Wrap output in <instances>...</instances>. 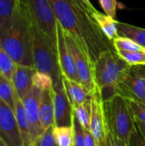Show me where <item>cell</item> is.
I'll return each instance as SVG.
<instances>
[{
  "label": "cell",
  "mask_w": 145,
  "mask_h": 146,
  "mask_svg": "<svg viewBox=\"0 0 145 146\" xmlns=\"http://www.w3.org/2000/svg\"><path fill=\"white\" fill-rule=\"evenodd\" d=\"M57 22L78 44L87 50L94 61L103 51L114 50L109 40L91 18L82 0H50Z\"/></svg>",
  "instance_id": "1"
},
{
  "label": "cell",
  "mask_w": 145,
  "mask_h": 146,
  "mask_svg": "<svg viewBox=\"0 0 145 146\" xmlns=\"http://www.w3.org/2000/svg\"><path fill=\"white\" fill-rule=\"evenodd\" d=\"M0 46L16 65L34 67L32 23L21 1L10 23L0 33Z\"/></svg>",
  "instance_id": "2"
},
{
  "label": "cell",
  "mask_w": 145,
  "mask_h": 146,
  "mask_svg": "<svg viewBox=\"0 0 145 146\" xmlns=\"http://www.w3.org/2000/svg\"><path fill=\"white\" fill-rule=\"evenodd\" d=\"M94 80L100 91L103 101L115 96V87L130 67L117 51L109 50L102 52L93 62Z\"/></svg>",
  "instance_id": "3"
},
{
  "label": "cell",
  "mask_w": 145,
  "mask_h": 146,
  "mask_svg": "<svg viewBox=\"0 0 145 146\" xmlns=\"http://www.w3.org/2000/svg\"><path fill=\"white\" fill-rule=\"evenodd\" d=\"M108 132L129 146L130 137L136 129V121L128 100L115 95L103 101Z\"/></svg>",
  "instance_id": "4"
},
{
  "label": "cell",
  "mask_w": 145,
  "mask_h": 146,
  "mask_svg": "<svg viewBox=\"0 0 145 146\" xmlns=\"http://www.w3.org/2000/svg\"><path fill=\"white\" fill-rule=\"evenodd\" d=\"M32 36L34 68L38 72L49 74L52 78L54 85L62 82L57 45L54 44L33 25Z\"/></svg>",
  "instance_id": "5"
},
{
  "label": "cell",
  "mask_w": 145,
  "mask_h": 146,
  "mask_svg": "<svg viewBox=\"0 0 145 146\" xmlns=\"http://www.w3.org/2000/svg\"><path fill=\"white\" fill-rule=\"evenodd\" d=\"M26 7L32 23L57 45V20L50 0H20Z\"/></svg>",
  "instance_id": "6"
},
{
  "label": "cell",
  "mask_w": 145,
  "mask_h": 146,
  "mask_svg": "<svg viewBox=\"0 0 145 146\" xmlns=\"http://www.w3.org/2000/svg\"><path fill=\"white\" fill-rule=\"evenodd\" d=\"M115 94L126 100L145 103V67L130 65L115 87Z\"/></svg>",
  "instance_id": "7"
},
{
  "label": "cell",
  "mask_w": 145,
  "mask_h": 146,
  "mask_svg": "<svg viewBox=\"0 0 145 146\" xmlns=\"http://www.w3.org/2000/svg\"><path fill=\"white\" fill-rule=\"evenodd\" d=\"M64 36L74 60L79 83H81L89 91V92L92 94L97 87L94 80L93 61L91 60L89 51L80 47L74 38L65 31Z\"/></svg>",
  "instance_id": "8"
},
{
  "label": "cell",
  "mask_w": 145,
  "mask_h": 146,
  "mask_svg": "<svg viewBox=\"0 0 145 146\" xmlns=\"http://www.w3.org/2000/svg\"><path fill=\"white\" fill-rule=\"evenodd\" d=\"M91 113L90 121V132L95 139L97 146H106L108 127L103 101L100 91L97 88L91 94Z\"/></svg>",
  "instance_id": "9"
},
{
  "label": "cell",
  "mask_w": 145,
  "mask_h": 146,
  "mask_svg": "<svg viewBox=\"0 0 145 146\" xmlns=\"http://www.w3.org/2000/svg\"><path fill=\"white\" fill-rule=\"evenodd\" d=\"M0 139L9 146H23L15 111L0 99Z\"/></svg>",
  "instance_id": "10"
},
{
  "label": "cell",
  "mask_w": 145,
  "mask_h": 146,
  "mask_svg": "<svg viewBox=\"0 0 145 146\" xmlns=\"http://www.w3.org/2000/svg\"><path fill=\"white\" fill-rule=\"evenodd\" d=\"M41 92V90L32 86V90L26 94V96L21 99L29 122L32 140L34 145L44 133L39 119V100Z\"/></svg>",
  "instance_id": "11"
},
{
  "label": "cell",
  "mask_w": 145,
  "mask_h": 146,
  "mask_svg": "<svg viewBox=\"0 0 145 146\" xmlns=\"http://www.w3.org/2000/svg\"><path fill=\"white\" fill-rule=\"evenodd\" d=\"M52 94L55 114V126H72L73 116V107L66 94L62 82L53 86Z\"/></svg>",
  "instance_id": "12"
},
{
  "label": "cell",
  "mask_w": 145,
  "mask_h": 146,
  "mask_svg": "<svg viewBox=\"0 0 145 146\" xmlns=\"http://www.w3.org/2000/svg\"><path fill=\"white\" fill-rule=\"evenodd\" d=\"M57 52H58V60L62 73V76L71 80L79 82L74 60L66 42L63 28L58 22H57Z\"/></svg>",
  "instance_id": "13"
},
{
  "label": "cell",
  "mask_w": 145,
  "mask_h": 146,
  "mask_svg": "<svg viewBox=\"0 0 145 146\" xmlns=\"http://www.w3.org/2000/svg\"><path fill=\"white\" fill-rule=\"evenodd\" d=\"M34 67H26L16 65L15 70L11 79V83L18 98L21 100L32 90V78L36 73Z\"/></svg>",
  "instance_id": "14"
},
{
  "label": "cell",
  "mask_w": 145,
  "mask_h": 146,
  "mask_svg": "<svg viewBox=\"0 0 145 146\" xmlns=\"http://www.w3.org/2000/svg\"><path fill=\"white\" fill-rule=\"evenodd\" d=\"M82 2L103 33L109 40L113 42V40L118 37L117 21L97 10L90 0H82Z\"/></svg>",
  "instance_id": "15"
},
{
  "label": "cell",
  "mask_w": 145,
  "mask_h": 146,
  "mask_svg": "<svg viewBox=\"0 0 145 146\" xmlns=\"http://www.w3.org/2000/svg\"><path fill=\"white\" fill-rule=\"evenodd\" d=\"M62 83L66 94L73 108L85 104L91 98V93L79 82L71 80L62 76Z\"/></svg>",
  "instance_id": "16"
},
{
  "label": "cell",
  "mask_w": 145,
  "mask_h": 146,
  "mask_svg": "<svg viewBox=\"0 0 145 146\" xmlns=\"http://www.w3.org/2000/svg\"><path fill=\"white\" fill-rule=\"evenodd\" d=\"M39 119L44 131L55 126L52 90L42 91L39 100Z\"/></svg>",
  "instance_id": "17"
},
{
  "label": "cell",
  "mask_w": 145,
  "mask_h": 146,
  "mask_svg": "<svg viewBox=\"0 0 145 146\" xmlns=\"http://www.w3.org/2000/svg\"><path fill=\"white\" fill-rule=\"evenodd\" d=\"M15 117H16V121L21 132L23 146H34L30 133V126L29 122L26 115V111L22 104V101L18 98H16L15 100Z\"/></svg>",
  "instance_id": "18"
},
{
  "label": "cell",
  "mask_w": 145,
  "mask_h": 146,
  "mask_svg": "<svg viewBox=\"0 0 145 146\" xmlns=\"http://www.w3.org/2000/svg\"><path fill=\"white\" fill-rule=\"evenodd\" d=\"M118 36L128 38L145 49V29L128 23L117 21Z\"/></svg>",
  "instance_id": "19"
},
{
  "label": "cell",
  "mask_w": 145,
  "mask_h": 146,
  "mask_svg": "<svg viewBox=\"0 0 145 146\" xmlns=\"http://www.w3.org/2000/svg\"><path fill=\"white\" fill-rule=\"evenodd\" d=\"M20 0H0V33L10 23Z\"/></svg>",
  "instance_id": "20"
},
{
  "label": "cell",
  "mask_w": 145,
  "mask_h": 146,
  "mask_svg": "<svg viewBox=\"0 0 145 146\" xmlns=\"http://www.w3.org/2000/svg\"><path fill=\"white\" fill-rule=\"evenodd\" d=\"M16 98L17 95L11 81L3 74H0V99L5 102L15 111Z\"/></svg>",
  "instance_id": "21"
},
{
  "label": "cell",
  "mask_w": 145,
  "mask_h": 146,
  "mask_svg": "<svg viewBox=\"0 0 145 146\" xmlns=\"http://www.w3.org/2000/svg\"><path fill=\"white\" fill-rule=\"evenodd\" d=\"M53 134L58 146H73V128L72 126L56 127Z\"/></svg>",
  "instance_id": "22"
},
{
  "label": "cell",
  "mask_w": 145,
  "mask_h": 146,
  "mask_svg": "<svg viewBox=\"0 0 145 146\" xmlns=\"http://www.w3.org/2000/svg\"><path fill=\"white\" fill-rule=\"evenodd\" d=\"M73 115L76 116L79 123L81 124L82 127L85 130L90 131V121H91V100L86 102L84 104L78 105L73 108Z\"/></svg>",
  "instance_id": "23"
},
{
  "label": "cell",
  "mask_w": 145,
  "mask_h": 146,
  "mask_svg": "<svg viewBox=\"0 0 145 146\" xmlns=\"http://www.w3.org/2000/svg\"><path fill=\"white\" fill-rule=\"evenodd\" d=\"M16 64L7 54V52L0 46V72L9 80L11 81L12 76L15 70Z\"/></svg>",
  "instance_id": "24"
},
{
  "label": "cell",
  "mask_w": 145,
  "mask_h": 146,
  "mask_svg": "<svg viewBox=\"0 0 145 146\" xmlns=\"http://www.w3.org/2000/svg\"><path fill=\"white\" fill-rule=\"evenodd\" d=\"M113 46L116 51H142L145 50L133 40L120 36L113 40Z\"/></svg>",
  "instance_id": "25"
},
{
  "label": "cell",
  "mask_w": 145,
  "mask_h": 146,
  "mask_svg": "<svg viewBox=\"0 0 145 146\" xmlns=\"http://www.w3.org/2000/svg\"><path fill=\"white\" fill-rule=\"evenodd\" d=\"M33 86L38 88L41 91H50L53 89V80L52 78L44 73L36 71L32 78Z\"/></svg>",
  "instance_id": "26"
},
{
  "label": "cell",
  "mask_w": 145,
  "mask_h": 146,
  "mask_svg": "<svg viewBox=\"0 0 145 146\" xmlns=\"http://www.w3.org/2000/svg\"><path fill=\"white\" fill-rule=\"evenodd\" d=\"M117 53L130 65L145 66V50L142 51H117Z\"/></svg>",
  "instance_id": "27"
},
{
  "label": "cell",
  "mask_w": 145,
  "mask_h": 146,
  "mask_svg": "<svg viewBox=\"0 0 145 146\" xmlns=\"http://www.w3.org/2000/svg\"><path fill=\"white\" fill-rule=\"evenodd\" d=\"M73 146H85V138L84 128L73 115Z\"/></svg>",
  "instance_id": "28"
},
{
  "label": "cell",
  "mask_w": 145,
  "mask_h": 146,
  "mask_svg": "<svg viewBox=\"0 0 145 146\" xmlns=\"http://www.w3.org/2000/svg\"><path fill=\"white\" fill-rule=\"evenodd\" d=\"M128 102L135 121L145 124V103L136 100H128Z\"/></svg>",
  "instance_id": "29"
},
{
  "label": "cell",
  "mask_w": 145,
  "mask_h": 146,
  "mask_svg": "<svg viewBox=\"0 0 145 146\" xmlns=\"http://www.w3.org/2000/svg\"><path fill=\"white\" fill-rule=\"evenodd\" d=\"M53 128L54 127H51L44 131V133L41 135V137L35 144L38 146H58L54 138Z\"/></svg>",
  "instance_id": "30"
},
{
  "label": "cell",
  "mask_w": 145,
  "mask_h": 146,
  "mask_svg": "<svg viewBox=\"0 0 145 146\" xmlns=\"http://www.w3.org/2000/svg\"><path fill=\"white\" fill-rule=\"evenodd\" d=\"M99 3L105 12V14L114 19L116 16V9H117V2L116 0H98Z\"/></svg>",
  "instance_id": "31"
},
{
  "label": "cell",
  "mask_w": 145,
  "mask_h": 146,
  "mask_svg": "<svg viewBox=\"0 0 145 146\" xmlns=\"http://www.w3.org/2000/svg\"><path fill=\"white\" fill-rule=\"evenodd\" d=\"M129 146H145V140L138 127H136V129L130 137Z\"/></svg>",
  "instance_id": "32"
},
{
  "label": "cell",
  "mask_w": 145,
  "mask_h": 146,
  "mask_svg": "<svg viewBox=\"0 0 145 146\" xmlns=\"http://www.w3.org/2000/svg\"><path fill=\"white\" fill-rule=\"evenodd\" d=\"M106 146H126V145L121 140H120L118 138L114 136L111 133L108 132Z\"/></svg>",
  "instance_id": "33"
},
{
  "label": "cell",
  "mask_w": 145,
  "mask_h": 146,
  "mask_svg": "<svg viewBox=\"0 0 145 146\" xmlns=\"http://www.w3.org/2000/svg\"><path fill=\"white\" fill-rule=\"evenodd\" d=\"M136 126H137L138 129L139 130V132L141 133L144 139L145 140V124L139 122V121H136Z\"/></svg>",
  "instance_id": "34"
},
{
  "label": "cell",
  "mask_w": 145,
  "mask_h": 146,
  "mask_svg": "<svg viewBox=\"0 0 145 146\" xmlns=\"http://www.w3.org/2000/svg\"><path fill=\"white\" fill-rule=\"evenodd\" d=\"M0 146H9L3 140H2L1 139H0Z\"/></svg>",
  "instance_id": "35"
},
{
  "label": "cell",
  "mask_w": 145,
  "mask_h": 146,
  "mask_svg": "<svg viewBox=\"0 0 145 146\" xmlns=\"http://www.w3.org/2000/svg\"><path fill=\"white\" fill-rule=\"evenodd\" d=\"M35 146H38V145H36V144H35Z\"/></svg>",
  "instance_id": "36"
},
{
  "label": "cell",
  "mask_w": 145,
  "mask_h": 146,
  "mask_svg": "<svg viewBox=\"0 0 145 146\" xmlns=\"http://www.w3.org/2000/svg\"><path fill=\"white\" fill-rule=\"evenodd\" d=\"M0 74H1V72H0Z\"/></svg>",
  "instance_id": "37"
},
{
  "label": "cell",
  "mask_w": 145,
  "mask_h": 146,
  "mask_svg": "<svg viewBox=\"0 0 145 146\" xmlns=\"http://www.w3.org/2000/svg\"><path fill=\"white\" fill-rule=\"evenodd\" d=\"M34 146H35V145H34Z\"/></svg>",
  "instance_id": "38"
}]
</instances>
